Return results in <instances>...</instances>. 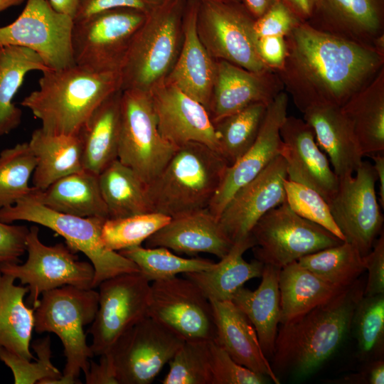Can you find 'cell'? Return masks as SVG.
<instances>
[{"instance_id":"obj_12","label":"cell","mask_w":384,"mask_h":384,"mask_svg":"<svg viewBox=\"0 0 384 384\" xmlns=\"http://www.w3.org/2000/svg\"><path fill=\"white\" fill-rule=\"evenodd\" d=\"M39 228L31 226L26 241L28 258L26 262L1 263L0 272L18 279L27 285V305L34 309L42 293L65 285L93 289L95 270L91 262L80 261L66 245L48 246L38 236Z\"/></svg>"},{"instance_id":"obj_59","label":"cell","mask_w":384,"mask_h":384,"mask_svg":"<svg viewBox=\"0 0 384 384\" xmlns=\"http://www.w3.org/2000/svg\"><path fill=\"white\" fill-rule=\"evenodd\" d=\"M25 0H0V12L14 6L21 4Z\"/></svg>"},{"instance_id":"obj_54","label":"cell","mask_w":384,"mask_h":384,"mask_svg":"<svg viewBox=\"0 0 384 384\" xmlns=\"http://www.w3.org/2000/svg\"><path fill=\"white\" fill-rule=\"evenodd\" d=\"M368 365L362 371L338 380H335L334 383L351 384H383V359L379 358L368 361Z\"/></svg>"},{"instance_id":"obj_8","label":"cell","mask_w":384,"mask_h":384,"mask_svg":"<svg viewBox=\"0 0 384 384\" xmlns=\"http://www.w3.org/2000/svg\"><path fill=\"white\" fill-rule=\"evenodd\" d=\"M146 16L134 9L115 8L74 21L75 64L92 73H119L132 39Z\"/></svg>"},{"instance_id":"obj_43","label":"cell","mask_w":384,"mask_h":384,"mask_svg":"<svg viewBox=\"0 0 384 384\" xmlns=\"http://www.w3.org/2000/svg\"><path fill=\"white\" fill-rule=\"evenodd\" d=\"M170 220V217L155 212L109 218L102 225L101 240L107 249L116 252L139 246Z\"/></svg>"},{"instance_id":"obj_11","label":"cell","mask_w":384,"mask_h":384,"mask_svg":"<svg viewBox=\"0 0 384 384\" xmlns=\"http://www.w3.org/2000/svg\"><path fill=\"white\" fill-rule=\"evenodd\" d=\"M250 235L255 259L280 269L303 256L343 242L324 228L297 215L287 202L263 215Z\"/></svg>"},{"instance_id":"obj_60","label":"cell","mask_w":384,"mask_h":384,"mask_svg":"<svg viewBox=\"0 0 384 384\" xmlns=\"http://www.w3.org/2000/svg\"><path fill=\"white\" fill-rule=\"evenodd\" d=\"M219 1H242V0H219Z\"/></svg>"},{"instance_id":"obj_19","label":"cell","mask_w":384,"mask_h":384,"mask_svg":"<svg viewBox=\"0 0 384 384\" xmlns=\"http://www.w3.org/2000/svg\"><path fill=\"white\" fill-rule=\"evenodd\" d=\"M287 178L285 161L278 156L236 191L218 218L223 231L233 242L250 236L263 215L286 202Z\"/></svg>"},{"instance_id":"obj_18","label":"cell","mask_w":384,"mask_h":384,"mask_svg":"<svg viewBox=\"0 0 384 384\" xmlns=\"http://www.w3.org/2000/svg\"><path fill=\"white\" fill-rule=\"evenodd\" d=\"M289 95L280 92L267 105L257 136L252 146L226 169L208 209L218 220L228 201L244 185L255 178L278 156L283 142L280 128L287 117Z\"/></svg>"},{"instance_id":"obj_28","label":"cell","mask_w":384,"mask_h":384,"mask_svg":"<svg viewBox=\"0 0 384 384\" xmlns=\"http://www.w3.org/2000/svg\"><path fill=\"white\" fill-rule=\"evenodd\" d=\"M341 107L362 156L383 153L384 67Z\"/></svg>"},{"instance_id":"obj_25","label":"cell","mask_w":384,"mask_h":384,"mask_svg":"<svg viewBox=\"0 0 384 384\" xmlns=\"http://www.w3.org/2000/svg\"><path fill=\"white\" fill-rule=\"evenodd\" d=\"M144 242L146 247H164L188 255L206 252L220 259L233 245L208 208L171 218Z\"/></svg>"},{"instance_id":"obj_10","label":"cell","mask_w":384,"mask_h":384,"mask_svg":"<svg viewBox=\"0 0 384 384\" xmlns=\"http://www.w3.org/2000/svg\"><path fill=\"white\" fill-rule=\"evenodd\" d=\"M255 20L242 1L199 0L197 32L209 54L260 73L270 68L256 49Z\"/></svg>"},{"instance_id":"obj_5","label":"cell","mask_w":384,"mask_h":384,"mask_svg":"<svg viewBox=\"0 0 384 384\" xmlns=\"http://www.w3.org/2000/svg\"><path fill=\"white\" fill-rule=\"evenodd\" d=\"M186 0H166L147 14L119 70V89L150 93L172 70L183 41Z\"/></svg>"},{"instance_id":"obj_41","label":"cell","mask_w":384,"mask_h":384,"mask_svg":"<svg viewBox=\"0 0 384 384\" xmlns=\"http://www.w3.org/2000/svg\"><path fill=\"white\" fill-rule=\"evenodd\" d=\"M36 159L28 142L0 152V209L13 206L33 190L28 185Z\"/></svg>"},{"instance_id":"obj_15","label":"cell","mask_w":384,"mask_h":384,"mask_svg":"<svg viewBox=\"0 0 384 384\" xmlns=\"http://www.w3.org/2000/svg\"><path fill=\"white\" fill-rule=\"evenodd\" d=\"M376 181L373 164L362 161L353 174L338 178L337 190L328 201L344 241L356 247L363 257L371 250L383 223Z\"/></svg>"},{"instance_id":"obj_29","label":"cell","mask_w":384,"mask_h":384,"mask_svg":"<svg viewBox=\"0 0 384 384\" xmlns=\"http://www.w3.org/2000/svg\"><path fill=\"white\" fill-rule=\"evenodd\" d=\"M122 93L117 90L104 100L78 133L83 169L97 175L117 159Z\"/></svg>"},{"instance_id":"obj_26","label":"cell","mask_w":384,"mask_h":384,"mask_svg":"<svg viewBox=\"0 0 384 384\" xmlns=\"http://www.w3.org/2000/svg\"><path fill=\"white\" fill-rule=\"evenodd\" d=\"M303 119L311 128L318 146L329 156L338 178L353 174L363 157L341 107L318 102L299 108Z\"/></svg>"},{"instance_id":"obj_6","label":"cell","mask_w":384,"mask_h":384,"mask_svg":"<svg viewBox=\"0 0 384 384\" xmlns=\"http://www.w3.org/2000/svg\"><path fill=\"white\" fill-rule=\"evenodd\" d=\"M36 191L33 187L31 192L13 206L0 209V220L9 224L16 220L32 222L61 235L72 251L81 252L90 260L95 270L93 289L111 277L139 272L132 261L104 246L101 231L107 219L78 217L53 210L40 201Z\"/></svg>"},{"instance_id":"obj_46","label":"cell","mask_w":384,"mask_h":384,"mask_svg":"<svg viewBox=\"0 0 384 384\" xmlns=\"http://www.w3.org/2000/svg\"><path fill=\"white\" fill-rule=\"evenodd\" d=\"M286 202L303 218L311 221L344 241V238L332 217L326 200L315 190L298 182L285 179Z\"/></svg>"},{"instance_id":"obj_49","label":"cell","mask_w":384,"mask_h":384,"mask_svg":"<svg viewBox=\"0 0 384 384\" xmlns=\"http://www.w3.org/2000/svg\"><path fill=\"white\" fill-rule=\"evenodd\" d=\"M166 0H79L74 21L115 8H131L149 14Z\"/></svg>"},{"instance_id":"obj_38","label":"cell","mask_w":384,"mask_h":384,"mask_svg":"<svg viewBox=\"0 0 384 384\" xmlns=\"http://www.w3.org/2000/svg\"><path fill=\"white\" fill-rule=\"evenodd\" d=\"M297 261L321 279L341 288L352 285L366 270L363 256L356 247L346 241Z\"/></svg>"},{"instance_id":"obj_13","label":"cell","mask_w":384,"mask_h":384,"mask_svg":"<svg viewBox=\"0 0 384 384\" xmlns=\"http://www.w3.org/2000/svg\"><path fill=\"white\" fill-rule=\"evenodd\" d=\"M73 23L71 16L56 11L48 0H26L18 17L0 27V46L31 49L51 70L73 66Z\"/></svg>"},{"instance_id":"obj_23","label":"cell","mask_w":384,"mask_h":384,"mask_svg":"<svg viewBox=\"0 0 384 384\" xmlns=\"http://www.w3.org/2000/svg\"><path fill=\"white\" fill-rule=\"evenodd\" d=\"M283 90L282 82L273 70L255 73L215 60L210 119L214 123L256 102L269 105Z\"/></svg>"},{"instance_id":"obj_24","label":"cell","mask_w":384,"mask_h":384,"mask_svg":"<svg viewBox=\"0 0 384 384\" xmlns=\"http://www.w3.org/2000/svg\"><path fill=\"white\" fill-rule=\"evenodd\" d=\"M198 4L199 0L186 1L181 50L164 82L174 85L208 111L215 77V60L197 32Z\"/></svg>"},{"instance_id":"obj_33","label":"cell","mask_w":384,"mask_h":384,"mask_svg":"<svg viewBox=\"0 0 384 384\" xmlns=\"http://www.w3.org/2000/svg\"><path fill=\"white\" fill-rule=\"evenodd\" d=\"M40 201L48 208L78 217L109 218L102 196L98 175L82 169L64 176L46 190L37 189Z\"/></svg>"},{"instance_id":"obj_32","label":"cell","mask_w":384,"mask_h":384,"mask_svg":"<svg viewBox=\"0 0 384 384\" xmlns=\"http://www.w3.org/2000/svg\"><path fill=\"white\" fill-rule=\"evenodd\" d=\"M28 144L36 159L33 186L40 191L83 169L82 143L78 134H52L40 127L33 132Z\"/></svg>"},{"instance_id":"obj_21","label":"cell","mask_w":384,"mask_h":384,"mask_svg":"<svg viewBox=\"0 0 384 384\" xmlns=\"http://www.w3.org/2000/svg\"><path fill=\"white\" fill-rule=\"evenodd\" d=\"M280 136L287 179L311 188L328 203L337 190L338 178L318 146L311 128L304 119L287 116Z\"/></svg>"},{"instance_id":"obj_30","label":"cell","mask_w":384,"mask_h":384,"mask_svg":"<svg viewBox=\"0 0 384 384\" xmlns=\"http://www.w3.org/2000/svg\"><path fill=\"white\" fill-rule=\"evenodd\" d=\"M255 245L251 235L233 242L226 255L207 270L183 274L210 301H231L248 280L260 277L264 264L257 260L245 261L242 255Z\"/></svg>"},{"instance_id":"obj_4","label":"cell","mask_w":384,"mask_h":384,"mask_svg":"<svg viewBox=\"0 0 384 384\" xmlns=\"http://www.w3.org/2000/svg\"><path fill=\"white\" fill-rule=\"evenodd\" d=\"M228 166L220 153L203 144L179 146L146 185L151 211L174 218L208 208Z\"/></svg>"},{"instance_id":"obj_45","label":"cell","mask_w":384,"mask_h":384,"mask_svg":"<svg viewBox=\"0 0 384 384\" xmlns=\"http://www.w3.org/2000/svg\"><path fill=\"white\" fill-rule=\"evenodd\" d=\"M210 341H184L168 363L163 384H211Z\"/></svg>"},{"instance_id":"obj_50","label":"cell","mask_w":384,"mask_h":384,"mask_svg":"<svg viewBox=\"0 0 384 384\" xmlns=\"http://www.w3.org/2000/svg\"><path fill=\"white\" fill-rule=\"evenodd\" d=\"M29 228L26 225H10L0 220V264L18 263L26 252Z\"/></svg>"},{"instance_id":"obj_31","label":"cell","mask_w":384,"mask_h":384,"mask_svg":"<svg viewBox=\"0 0 384 384\" xmlns=\"http://www.w3.org/2000/svg\"><path fill=\"white\" fill-rule=\"evenodd\" d=\"M279 270L264 265L259 287L254 291L242 287L231 299L253 325L267 358L273 354L280 322Z\"/></svg>"},{"instance_id":"obj_3","label":"cell","mask_w":384,"mask_h":384,"mask_svg":"<svg viewBox=\"0 0 384 384\" xmlns=\"http://www.w3.org/2000/svg\"><path fill=\"white\" fill-rule=\"evenodd\" d=\"M38 89L21 102L52 134L78 135L97 107L119 89V73H98L76 65L48 70L38 80Z\"/></svg>"},{"instance_id":"obj_48","label":"cell","mask_w":384,"mask_h":384,"mask_svg":"<svg viewBox=\"0 0 384 384\" xmlns=\"http://www.w3.org/2000/svg\"><path fill=\"white\" fill-rule=\"evenodd\" d=\"M300 22L289 8L279 0L255 20L253 33L255 39L274 36L285 37Z\"/></svg>"},{"instance_id":"obj_39","label":"cell","mask_w":384,"mask_h":384,"mask_svg":"<svg viewBox=\"0 0 384 384\" xmlns=\"http://www.w3.org/2000/svg\"><path fill=\"white\" fill-rule=\"evenodd\" d=\"M268 105L256 102L214 122L220 152L229 166L254 143Z\"/></svg>"},{"instance_id":"obj_1","label":"cell","mask_w":384,"mask_h":384,"mask_svg":"<svg viewBox=\"0 0 384 384\" xmlns=\"http://www.w3.org/2000/svg\"><path fill=\"white\" fill-rule=\"evenodd\" d=\"M285 40L287 57L275 72L297 108L318 102L342 107L384 67V53L306 22Z\"/></svg>"},{"instance_id":"obj_44","label":"cell","mask_w":384,"mask_h":384,"mask_svg":"<svg viewBox=\"0 0 384 384\" xmlns=\"http://www.w3.org/2000/svg\"><path fill=\"white\" fill-rule=\"evenodd\" d=\"M31 347L37 353L34 362L0 346V360L14 375L16 384H54L62 373L51 362L50 338L33 341Z\"/></svg>"},{"instance_id":"obj_55","label":"cell","mask_w":384,"mask_h":384,"mask_svg":"<svg viewBox=\"0 0 384 384\" xmlns=\"http://www.w3.org/2000/svg\"><path fill=\"white\" fill-rule=\"evenodd\" d=\"M301 22H307L310 18L314 0H282Z\"/></svg>"},{"instance_id":"obj_17","label":"cell","mask_w":384,"mask_h":384,"mask_svg":"<svg viewBox=\"0 0 384 384\" xmlns=\"http://www.w3.org/2000/svg\"><path fill=\"white\" fill-rule=\"evenodd\" d=\"M147 316L184 341L215 340L211 302L186 277L176 276L153 282Z\"/></svg>"},{"instance_id":"obj_9","label":"cell","mask_w":384,"mask_h":384,"mask_svg":"<svg viewBox=\"0 0 384 384\" xmlns=\"http://www.w3.org/2000/svg\"><path fill=\"white\" fill-rule=\"evenodd\" d=\"M178 148L161 136L150 93L122 91L117 159L148 185Z\"/></svg>"},{"instance_id":"obj_56","label":"cell","mask_w":384,"mask_h":384,"mask_svg":"<svg viewBox=\"0 0 384 384\" xmlns=\"http://www.w3.org/2000/svg\"><path fill=\"white\" fill-rule=\"evenodd\" d=\"M279 0H242L244 6L256 19L264 14L274 4Z\"/></svg>"},{"instance_id":"obj_37","label":"cell","mask_w":384,"mask_h":384,"mask_svg":"<svg viewBox=\"0 0 384 384\" xmlns=\"http://www.w3.org/2000/svg\"><path fill=\"white\" fill-rule=\"evenodd\" d=\"M98 179L110 219L151 212L146 185L118 159L108 165L98 175Z\"/></svg>"},{"instance_id":"obj_16","label":"cell","mask_w":384,"mask_h":384,"mask_svg":"<svg viewBox=\"0 0 384 384\" xmlns=\"http://www.w3.org/2000/svg\"><path fill=\"white\" fill-rule=\"evenodd\" d=\"M98 308L87 333L94 356L106 353L118 338L148 316L151 284L140 272L122 274L99 284Z\"/></svg>"},{"instance_id":"obj_2","label":"cell","mask_w":384,"mask_h":384,"mask_svg":"<svg viewBox=\"0 0 384 384\" xmlns=\"http://www.w3.org/2000/svg\"><path fill=\"white\" fill-rule=\"evenodd\" d=\"M363 289V284L356 280L328 302L281 324L271 357L275 374L308 375L329 359L351 328Z\"/></svg>"},{"instance_id":"obj_51","label":"cell","mask_w":384,"mask_h":384,"mask_svg":"<svg viewBox=\"0 0 384 384\" xmlns=\"http://www.w3.org/2000/svg\"><path fill=\"white\" fill-rule=\"evenodd\" d=\"M368 279L364 287L363 296H373L384 293V235L375 241L371 250L363 257Z\"/></svg>"},{"instance_id":"obj_53","label":"cell","mask_w":384,"mask_h":384,"mask_svg":"<svg viewBox=\"0 0 384 384\" xmlns=\"http://www.w3.org/2000/svg\"><path fill=\"white\" fill-rule=\"evenodd\" d=\"M100 356V361H90L88 370L85 373L87 384H119L111 359L107 353Z\"/></svg>"},{"instance_id":"obj_36","label":"cell","mask_w":384,"mask_h":384,"mask_svg":"<svg viewBox=\"0 0 384 384\" xmlns=\"http://www.w3.org/2000/svg\"><path fill=\"white\" fill-rule=\"evenodd\" d=\"M48 68L33 50L16 46H0V137L10 133L21 122L22 112L13 100L26 74Z\"/></svg>"},{"instance_id":"obj_58","label":"cell","mask_w":384,"mask_h":384,"mask_svg":"<svg viewBox=\"0 0 384 384\" xmlns=\"http://www.w3.org/2000/svg\"><path fill=\"white\" fill-rule=\"evenodd\" d=\"M58 12L68 15L73 19L76 14L79 0H48Z\"/></svg>"},{"instance_id":"obj_57","label":"cell","mask_w":384,"mask_h":384,"mask_svg":"<svg viewBox=\"0 0 384 384\" xmlns=\"http://www.w3.org/2000/svg\"><path fill=\"white\" fill-rule=\"evenodd\" d=\"M373 160L377 179L379 181V201L382 208H384V156L383 153H378L371 156Z\"/></svg>"},{"instance_id":"obj_20","label":"cell","mask_w":384,"mask_h":384,"mask_svg":"<svg viewBox=\"0 0 384 384\" xmlns=\"http://www.w3.org/2000/svg\"><path fill=\"white\" fill-rule=\"evenodd\" d=\"M161 136L179 147L203 144L220 152V144L208 111L176 86L164 82L150 92Z\"/></svg>"},{"instance_id":"obj_52","label":"cell","mask_w":384,"mask_h":384,"mask_svg":"<svg viewBox=\"0 0 384 384\" xmlns=\"http://www.w3.org/2000/svg\"><path fill=\"white\" fill-rule=\"evenodd\" d=\"M257 53L265 65L274 71L280 70L287 57L284 36H274L255 39Z\"/></svg>"},{"instance_id":"obj_35","label":"cell","mask_w":384,"mask_h":384,"mask_svg":"<svg viewBox=\"0 0 384 384\" xmlns=\"http://www.w3.org/2000/svg\"><path fill=\"white\" fill-rule=\"evenodd\" d=\"M15 278L0 272V346L28 360H35L30 348L35 309L26 304L28 286L15 285Z\"/></svg>"},{"instance_id":"obj_7","label":"cell","mask_w":384,"mask_h":384,"mask_svg":"<svg viewBox=\"0 0 384 384\" xmlns=\"http://www.w3.org/2000/svg\"><path fill=\"white\" fill-rule=\"evenodd\" d=\"M34 311V330L54 333L60 339L65 357L61 378L54 384L81 383L80 372L88 370L94 356L87 343L84 327L92 324L98 308V292L65 285L42 293Z\"/></svg>"},{"instance_id":"obj_27","label":"cell","mask_w":384,"mask_h":384,"mask_svg":"<svg viewBox=\"0 0 384 384\" xmlns=\"http://www.w3.org/2000/svg\"><path fill=\"white\" fill-rule=\"evenodd\" d=\"M215 324V341L238 363L269 378L279 379L272 368L247 316L231 301H210Z\"/></svg>"},{"instance_id":"obj_40","label":"cell","mask_w":384,"mask_h":384,"mask_svg":"<svg viewBox=\"0 0 384 384\" xmlns=\"http://www.w3.org/2000/svg\"><path fill=\"white\" fill-rule=\"evenodd\" d=\"M118 252L135 263L139 272L150 282L170 279L178 274L207 270L215 264L207 259L180 257L164 247L139 245Z\"/></svg>"},{"instance_id":"obj_42","label":"cell","mask_w":384,"mask_h":384,"mask_svg":"<svg viewBox=\"0 0 384 384\" xmlns=\"http://www.w3.org/2000/svg\"><path fill=\"white\" fill-rule=\"evenodd\" d=\"M358 355L367 362L383 358L384 348V293L363 296L353 315Z\"/></svg>"},{"instance_id":"obj_22","label":"cell","mask_w":384,"mask_h":384,"mask_svg":"<svg viewBox=\"0 0 384 384\" xmlns=\"http://www.w3.org/2000/svg\"><path fill=\"white\" fill-rule=\"evenodd\" d=\"M306 23L384 53V0H314Z\"/></svg>"},{"instance_id":"obj_34","label":"cell","mask_w":384,"mask_h":384,"mask_svg":"<svg viewBox=\"0 0 384 384\" xmlns=\"http://www.w3.org/2000/svg\"><path fill=\"white\" fill-rule=\"evenodd\" d=\"M278 283L281 324L328 302L347 289L328 283L299 265L297 261L279 270Z\"/></svg>"},{"instance_id":"obj_47","label":"cell","mask_w":384,"mask_h":384,"mask_svg":"<svg viewBox=\"0 0 384 384\" xmlns=\"http://www.w3.org/2000/svg\"><path fill=\"white\" fill-rule=\"evenodd\" d=\"M209 355L211 384H264L269 378L235 362L215 340Z\"/></svg>"},{"instance_id":"obj_14","label":"cell","mask_w":384,"mask_h":384,"mask_svg":"<svg viewBox=\"0 0 384 384\" xmlns=\"http://www.w3.org/2000/svg\"><path fill=\"white\" fill-rule=\"evenodd\" d=\"M184 341L146 316L129 328L106 353L119 384H149Z\"/></svg>"}]
</instances>
